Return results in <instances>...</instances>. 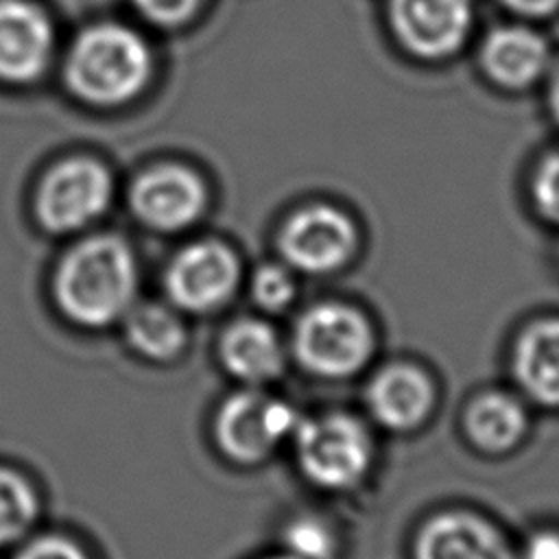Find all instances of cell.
<instances>
[{
  "label": "cell",
  "instance_id": "cell-1",
  "mask_svg": "<svg viewBox=\"0 0 559 559\" xmlns=\"http://www.w3.org/2000/svg\"><path fill=\"white\" fill-rule=\"evenodd\" d=\"M135 290L131 249L116 236H94L61 260L55 293L61 310L81 325H107L129 310Z\"/></svg>",
  "mask_w": 559,
  "mask_h": 559
},
{
  "label": "cell",
  "instance_id": "cell-2",
  "mask_svg": "<svg viewBox=\"0 0 559 559\" xmlns=\"http://www.w3.org/2000/svg\"><path fill=\"white\" fill-rule=\"evenodd\" d=\"M151 72L148 44L122 24H96L79 33L63 68L72 94L98 107L129 103L148 85Z\"/></svg>",
  "mask_w": 559,
  "mask_h": 559
},
{
  "label": "cell",
  "instance_id": "cell-3",
  "mask_svg": "<svg viewBox=\"0 0 559 559\" xmlns=\"http://www.w3.org/2000/svg\"><path fill=\"white\" fill-rule=\"evenodd\" d=\"M373 352V330L367 317L345 304H317L308 308L293 330L297 362L319 378H347L358 373Z\"/></svg>",
  "mask_w": 559,
  "mask_h": 559
},
{
  "label": "cell",
  "instance_id": "cell-4",
  "mask_svg": "<svg viewBox=\"0 0 559 559\" xmlns=\"http://www.w3.org/2000/svg\"><path fill=\"white\" fill-rule=\"evenodd\" d=\"M293 439L301 474L321 489H349L369 469L371 437L354 415L325 413L301 419Z\"/></svg>",
  "mask_w": 559,
  "mask_h": 559
},
{
  "label": "cell",
  "instance_id": "cell-5",
  "mask_svg": "<svg viewBox=\"0 0 559 559\" xmlns=\"http://www.w3.org/2000/svg\"><path fill=\"white\" fill-rule=\"evenodd\" d=\"M358 245L354 221L328 203L295 210L277 231V251L288 269L328 275L345 266Z\"/></svg>",
  "mask_w": 559,
  "mask_h": 559
},
{
  "label": "cell",
  "instance_id": "cell-6",
  "mask_svg": "<svg viewBox=\"0 0 559 559\" xmlns=\"http://www.w3.org/2000/svg\"><path fill=\"white\" fill-rule=\"evenodd\" d=\"M301 417L284 400L258 389L229 395L216 415L214 435L221 450L238 463L264 461L284 439L293 437Z\"/></svg>",
  "mask_w": 559,
  "mask_h": 559
},
{
  "label": "cell",
  "instance_id": "cell-7",
  "mask_svg": "<svg viewBox=\"0 0 559 559\" xmlns=\"http://www.w3.org/2000/svg\"><path fill=\"white\" fill-rule=\"evenodd\" d=\"M111 199V177L96 159L70 157L52 166L37 190L35 210L50 231H74L98 218Z\"/></svg>",
  "mask_w": 559,
  "mask_h": 559
},
{
  "label": "cell",
  "instance_id": "cell-8",
  "mask_svg": "<svg viewBox=\"0 0 559 559\" xmlns=\"http://www.w3.org/2000/svg\"><path fill=\"white\" fill-rule=\"evenodd\" d=\"M386 20L397 44L424 61L461 50L472 24V0H386Z\"/></svg>",
  "mask_w": 559,
  "mask_h": 559
},
{
  "label": "cell",
  "instance_id": "cell-9",
  "mask_svg": "<svg viewBox=\"0 0 559 559\" xmlns=\"http://www.w3.org/2000/svg\"><path fill=\"white\" fill-rule=\"evenodd\" d=\"M238 282V258L218 240H199L183 247L164 277L168 297L188 312L221 308L234 295Z\"/></svg>",
  "mask_w": 559,
  "mask_h": 559
},
{
  "label": "cell",
  "instance_id": "cell-10",
  "mask_svg": "<svg viewBox=\"0 0 559 559\" xmlns=\"http://www.w3.org/2000/svg\"><path fill=\"white\" fill-rule=\"evenodd\" d=\"M129 201L135 216L148 227L177 231L203 214L207 190L194 170L179 164H162L135 179Z\"/></svg>",
  "mask_w": 559,
  "mask_h": 559
},
{
  "label": "cell",
  "instance_id": "cell-11",
  "mask_svg": "<svg viewBox=\"0 0 559 559\" xmlns=\"http://www.w3.org/2000/svg\"><path fill=\"white\" fill-rule=\"evenodd\" d=\"M52 46V24L37 4L0 0V81H35L50 63Z\"/></svg>",
  "mask_w": 559,
  "mask_h": 559
},
{
  "label": "cell",
  "instance_id": "cell-12",
  "mask_svg": "<svg viewBox=\"0 0 559 559\" xmlns=\"http://www.w3.org/2000/svg\"><path fill=\"white\" fill-rule=\"evenodd\" d=\"M415 559H518L504 535L485 518L443 511L426 520L415 537Z\"/></svg>",
  "mask_w": 559,
  "mask_h": 559
},
{
  "label": "cell",
  "instance_id": "cell-13",
  "mask_svg": "<svg viewBox=\"0 0 559 559\" xmlns=\"http://www.w3.org/2000/svg\"><path fill=\"white\" fill-rule=\"evenodd\" d=\"M478 63L485 76L504 90H524L546 76L552 57L548 41L522 24L491 28L480 48Z\"/></svg>",
  "mask_w": 559,
  "mask_h": 559
},
{
  "label": "cell",
  "instance_id": "cell-14",
  "mask_svg": "<svg viewBox=\"0 0 559 559\" xmlns=\"http://www.w3.org/2000/svg\"><path fill=\"white\" fill-rule=\"evenodd\" d=\"M371 417L386 430L417 428L435 406V386L424 369L411 362H393L380 369L365 391Z\"/></svg>",
  "mask_w": 559,
  "mask_h": 559
},
{
  "label": "cell",
  "instance_id": "cell-15",
  "mask_svg": "<svg viewBox=\"0 0 559 559\" xmlns=\"http://www.w3.org/2000/svg\"><path fill=\"white\" fill-rule=\"evenodd\" d=\"M511 369L518 386L533 402L559 408V319L533 321L520 332Z\"/></svg>",
  "mask_w": 559,
  "mask_h": 559
},
{
  "label": "cell",
  "instance_id": "cell-16",
  "mask_svg": "<svg viewBox=\"0 0 559 559\" xmlns=\"http://www.w3.org/2000/svg\"><path fill=\"white\" fill-rule=\"evenodd\" d=\"M218 354L225 369L247 384H266L275 380L286 362L280 336L260 319L234 321L223 332Z\"/></svg>",
  "mask_w": 559,
  "mask_h": 559
},
{
  "label": "cell",
  "instance_id": "cell-17",
  "mask_svg": "<svg viewBox=\"0 0 559 559\" xmlns=\"http://www.w3.org/2000/svg\"><path fill=\"white\" fill-rule=\"evenodd\" d=\"M528 419L524 406L509 393L489 391L474 397L463 415V428L467 439L487 454H502L515 448Z\"/></svg>",
  "mask_w": 559,
  "mask_h": 559
},
{
  "label": "cell",
  "instance_id": "cell-18",
  "mask_svg": "<svg viewBox=\"0 0 559 559\" xmlns=\"http://www.w3.org/2000/svg\"><path fill=\"white\" fill-rule=\"evenodd\" d=\"M127 338L144 356L166 360L173 358L186 341L181 319L162 304H140L127 314Z\"/></svg>",
  "mask_w": 559,
  "mask_h": 559
},
{
  "label": "cell",
  "instance_id": "cell-19",
  "mask_svg": "<svg viewBox=\"0 0 559 559\" xmlns=\"http://www.w3.org/2000/svg\"><path fill=\"white\" fill-rule=\"evenodd\" d=\"M35 493L15 472L0 467V546L17 539L35 518Z\"/></svg>",
  "mask_w": 559,
  "mask_h": 559
},
{
  "label": "cell",
  "instance_id": "cell-20",
  "mask_svg": "<svg viewBox=\"0 0 559 559\" xmlns=\"http://www.w3.org/2000/svg\"><path fill=\"white\" fill-rule=\"evenodd\" d=\"M284 544L295 559H330L334 552V535L317 515H299L284 531Z\"/></svg>",
  "mask_w": 559,
  "mask_h": 559
},
{
  "label": "cell",
  "instance_id": "cell-21",
  "mask_svg": "<svg viewBox=\"0 0 559 559\" xmlns=\"http://www.w3.org/2000/svg\"><path fill=\"white\" fill-rule=\"evenodd\" d=\"M295 280L286 266L264 264L251 277V299L264 312L284 310L295 297Z\"/></svg>",
  "mask_w": 559,
  "mask_h": 559
},
{
  "label": "cell",
  "instance_id": "cell-22",
  "mask_svg": "<svg viewBox=\"0 0 559 559\" xmlns=\"http://www.w3.org/2000/svg\"><path fill=\"white\" fill-rule=\"evenodd\" d=\"M531 197L542 218L559 225V151L548 153L531 177Z\"/></svg>",
  "mask_w": 559,
  "mask_h": 559
},
{
  "label": "cell",
  "instance_id": "cell-23",
  "mask_svg": "<svg viewBox=\"0 0 559 559\" xmlns=\"http://www.w3.org/2000/svg\"><path fill=\"white\" fill-rule=\"evenodd\" d=\"M135 9L157 26H179L188 22L203 0H131Z\"/></svg>",
  "mask_w": 559,
  "mask_h": 559
},
{
  "label": "cell",
  "instance_id": "cell-24",
  "mask_svg": "<svg viewBox=\"0 0 559 559\" xmlns=\"http://www.w3.org/2000/svg\"><path fill=\"white\" fill-rule=\"evenodd\" d=\"M17 559H87L85 552L63 537H39L28 544Z\"/></svg>",
  "mask_w": 559,
  "mask_h": 559
},
{
  "label": "cell",
  "instance_id": "cell-25",
  "mask_svg": "<svg viewBox=\"0 0 559 559\" xmlns=\"http://www.w3.org/2000/svg\"><path fill=\"white\" fill-rule=\"evenodd\" d=\"M518 559H559V531L542 528L528 535Z\"/></svg>",
  "mask_w": 559,
  "mask_h": 559
},
{
  "label": "cell",
  "instance_id": "cell-26",
  "mask_svg": "<svg viewBox=\"0 0 559 559\" xmlns=\"http://www.w3.org/2000/svg\"><path fill=\"white\" fill-rule=\"evenodd\" d=\"M500 4L522 17H548L559 9V0H500Z\"/></svg>",
  "mask_w": 559,
  "mask_h": 559
},
{
  "label": "cell",
  "instance_id": "cell-27",
  "mask_svg": "<svg viewBox=\"0 0 559 559\" xmlns=\"http://www.w3.org/2000/svg\"><path fill=\"white\" fill-rule=\"evenodd\" d=\"M546 103L552 120L559 124V61L550 63L546 72Z\"/></svg>",
  "mask_w": 559,
  "mask_h": 559
},
{
  "label": "cell",
  "instance_id": "cell-28",
  "mask_svg": "<svg viewBox=\"0 0 559 559\" xmlns=\"http://www.w3.org/2000/svg\"><path fill=\"white\" fill-rule=\"evenodd\" d=\"M269 559H295V557H290V555H286V557H269Z\"/></svg>",
  "mask_w": 559,
  "mask_h": 559
}]
</instances>
